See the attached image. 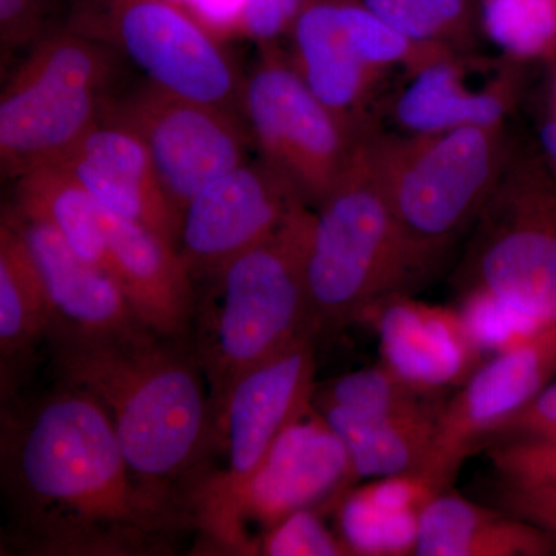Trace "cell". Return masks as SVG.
Here are the masks:
<instances>
[{
  "mask_svg": "<svg viewBox=\"0 0 556 556\" xmlns=\"http://www.w3.org/2000/svg\"><path fill=\"white\" fill-rule=\"evenodd\" d=\"M556 437V380L490 439V445L521 438Z\"/></svg>",
  "mask_w": 556,
  "mask_h": 556,
  "instance_id": "cell-35",
  "label": "cell"
},
{
  "mask_svg": "<svg viewBox=\"0 0 556 556\" xmlns=\"http://www.w3.org/2000/svg\"><path fill=\"white\" fill-rule=\"evenodd\" d=\"M56 163L78 179L102 211L138 223L178 249L179 219L148 150L108 112Z\"/></svg>",
  "mask_w": 556,
  "mask_h": 556,
  "instance_id": "cell-17",
  "label": "cell"
},
{
  "mask_svg": "<svg viewBox=\"0 0 556 556\" xmlns=\"http://www.w3.org/2000/svg\"><path fill=\"white\" fill-rule=\"evenodd\" d=\"M479 22L514 60L556 58V0H481Z\"/></svg>",
  "mask_w": 556,
  "mask_h": 556,
  "instance_id": "cell-28",
  "label": "cell"
},
{
  "mask_svg": "<svg viewBox=\"0 0 556 556\" xmlns=\"http://www.w3.org/2000/svg\"><path fill=\"white\" fill-rule=\"evenodd\" d=\"M457 309L486 357L522 345L552 327L482 289L464 291Z\"/></svg>",
  "mask_w": 556,
  "mask_h": 556,
  "instance_id": "cell-29",
  "label": "cell"
},
{
  "mask_svg": "<svg viewBox=\"0 0 556 556\" xmlns=\"http://www.w3.org/2000/svg\"><path fill=\"white\" fill-rule=\"evenodd\" d=\"M0 489L33 555L149 554L178 515L138 484L101 405L65 383L10 409Z\"/></svg>",
  "mask_w": 556,
  "mask_h": 556,
  "instance_id": "cell-1",
  "label": "cell"
},
{
  "mask_svg": "<svg viewBox=\"0 0 556 556\" xmlns=\"http://www.w3.org/2000/svg\"><path fill=\"white\" fill-rule=\"evenodd\" d=\"M394 30L420 46L453 51L473 38V0H361Z\"/></svg>",
  "mask_w": 556,
  "mask_h": 556,
  "instance_id": "cell-27",
  "label": "cell"
},
{
  "mask_svg": "<svg viewBox=\"0 0 556 556\" xmlns=\"http://www.w3.org/2000/svg\"><path fill=\"white\" fill-rule=\"evenodd\" d=\"M313 405L361 417L412 415L438 407L431 396L408 386L382 364L348 372L324 388L316 386Z\"/></svg>",
  "mask_w": 556,
  "mask_h": 556,
  "instance_id": "cell-26",
  "label": "cell"
},
{
  "mask_svg": "<svg viewBox=\"0 0 556 556\" xmlns=\"http://www.w3.org/2000/svg\"><path fill=\"white\" fill-rule=\"evenodd\" d=\"M463 266L464 291L482 289L556 325V188L497 182Z\"/></svg>",
  "mask_w": 556,
  "mask_h": 556,
  "instance_id": "cell-9",
  "label": "cell"
},
{
  "mask_svg": "<svg viewBox=\"0 0 556 556\" xmlns=\"http://www.w3.org/2000/svg\"><path fill=\"white\" fill-rule=\"evenodd\" d=\"M548 113L556 116V67L548 84Z\"/></svg>",
  "mask_w": 556,
  "mask_h": 556,
  "instance_id": "cell-40",
  "label": "cell"
},
{
  "mask_svg": "<svg viewBox=\"0 0 556 556\" xmlns=\"http://www.w3.org/2000/svg\"><path fill=\"white\" fill-rule=\"evenodd\" d=\"M386 138L367 135L314 212L306 289L316 338L357 324L369 305L427 277L388 200Z\"/></svg>",
  "mask_w": 556,
  "mask_h": 556,
  "instance_id": "cell-3",
  "label": "cell"
},
{
  "mask_svg": "<svg viewBox=\"0 0 556 556\" xmlns=\"http://www.w3.org/2000/svg\"><path fill=\"white\" fill-rule=\"evenodd\" d=\"M241 110L262 160L314 208L372 131L364 121L345 118L325 105L291 58L270 47L243 79Z\"/></svg>",
  "mask_w": 556,
  "mask_h": 556,
  "instance_id": "cell-8",
  "label": "cell"
},
{
  "mask_svg": "<svg viewBox=\"0 0 556 556\" xmlns=\"http://www.w3.org/2000/svg\"><path fill=\"white\" fill-rule=\"evenodd\" d=\"M214 38L225 42L241 35L247 0H170Z\"/></svg>",
  "mask_w": 556,
  "mask_h": 556,
  "instance_id": "cell-36",
  "label": "cell"
},
{
  "mask_svg": "<svg viewBox=\"0 0 556 556\" xmlns=\"http://www.w3.org/2000/svg\"><path fill=\"white\" fill-rule=\"evenodd\" d=\"M313 217L299 204L268 239L208 276L211 291L193 311L192 354L206 379L211 417L240 375L305 336L316 338L306 289Z\"/></svg>",
  "mask_w": 556,
  "mask_h": 556,
  "instance_id": "cell-4",
  "label": "cell"
},
{
  "mask_svg": "<svg viewBox=\"0 0 556 556\" xmlns=\"http://www.w3.org/2000/svg\"><path fill=\"white\" fill-rule=\"evenodd\" d=\"M10 402L11 394L0 388V438H2L3 427H5L7 417H9L11 409Z\"/></svg>",
  "mask_w": 556,
  "mask_h": 556,
  "instance_id": "cell-39",
  "label": "cell"
},
{
  "mask_svg": "<svg viewBox=\"0 0 556 556\" xmlns=\"http://www.w3.org/2000/svg\"><path fill=\"white\" fill-rule=\"evenodd\" d=\"M438 407L412 415L361 417L317 409L345 445L354 479H378L424 470L434 431Z\"/></svg>",
  "mask_w": 556,
  "mask_h": 556,
  "instance_id": "cell-22",
  "label": "cell"
},
{
  "mask_svg": "<svg viewBox=\"0 0 556 556\" xmlns=\"http://www.w3.org/2000/svg\"><path fill=\"white\" fill-rule=\"evenodd\" d=\"M540 141L543 152L546 153L547 164L556 175V116L552 113H547V118L541 126Z\"/></svg>",
  "mask_w": 556,
  "mask_h": 556,
  "instance_id": "cell-37",
  "label": "cell"
},
{
  "mask_svg": "<svg viewBox=\"0 0 556 556\" xmlns=\"http://www.w3.org/2000/svg\"><path fill=\"white\" fill-rule=\"evenodd\" d=\"M415 555L554 556L556 540L501 508L479 506L450 486L420 515Z\"/></svg>",
  "mask_w": 556,
  "mask_h": 556,
  "instance_id": "cell-19",
  "label": "cell"
},
{
  "mask_svg": "<svg viewBox=\"0 0 556 556\" xmlns=\"http://www.w3.org/2000/svg\"><path fill=\"white\" fill-rule=\"evenodd\" d=\"M10 548L7 546L5 538L2 536V533H0V556L2 555H9Z\"/></svg>",
  "mask_w": 556,
  "mask_h": 556,
  "instance_id": "cell-41",
  "label": "cell"
},
{
  "mask_svg": "<svg viewBox=\"0 0 556 556\" xmlns=\"http://www.w3.org/2000/svg\"><path fill=\"white\" fill-rule=\"evenodd\" d=\"M17 375L10 367H7L2 361H0V388L7 393L13 394L14 382H16Z\"/></svg>",
  "mask_w": 556,
  "mask_h": 556,
  "instance_id": "cell-38",
  "label": "cell"
},
{
  "mask_svg": "<svg viewBox=\"0 0 556 556\" xmlns=\"http://www.w3.org/2000/svg\"><path fill=\"white\" fill-rule=\"evenodd\" d=\"M354 484L345 445L311 404L281 431L244 489L239 506L244 555H255L249 527H260L262 535L303 508L331 510Z\"/></svg>",
  "mask_w": 556,
  "mask_h": 556,
  "instance_id": "cell-14",
  "label": "cell"
},
{
  "mask_svg": "<svg viewBox=\"0 0 556 556\" xmlns=\"http://www.w3.org/2000/svg\"><path fill=\"white\" fill-rule=\"evenodd\" d=\"M13 188L11 204L21 214L49 226L79 257L112 274L101 207L61 163L24 175Z\"/></svg>",
  "mask_w": 556,
  "mask_h": 556,
  "instance_id": "cell-23",
  "label": "cell"
},
{
  "mask_svg": "<svg viewBox=\"0 0 556 556\" xmlns=\"http://www.w3.org/2000/svg\"><path fill=\"white\" fill-rule=\"evenodd\" d=\"M102 225L110 273L142 324L161 338L185 334L195 311V295L193 278L177 247L153 230L105 211Z\"/></svg>",
  "mask_w": 556,
  "mask_h": 556,
  "instance_id": "cell-18",
  "label": "cell"
},
{
  "mask_svg": "<svg viewBox=\"0 0 556 556\" xmlns=\"http://www.w3.org/2000/svg\"><path fill=\"white\" fill-rule=\"evenodd\" d=\"M316 340L305 336L249 368L212 412L206 455L199 471L212 460L222 464L193 477L185 504L222 551L244 555L239 530L244 489L281 431L313 404Z\"/></svg>",
  "mask_w": 556,
  "mask_h": 556,
  "instance_id": "cell-6",
  "label": "cell"
},
{
  "mask_svg": "<svg viewBox=\"0 0 556 556\" xmlns=\"http://www.w3.org/2000/svg\"><path fill=\"white\" fill-rule=\"evenodd\" d=\"M306 2L308 0H247L241 35L270 47L274 40L291 31Z\"/></svg>",
  "mask_w": 556,
  "mask_h": 556,
  "instance_id": "cell-33",
  "label": "cell"
},
{
  "mask_svg": "<svg viewBox=\"0 0 556 556\" xmlns=\"http://www.w3.org/2000/svg\"><path fill=\"white\" fill-rule=\"evenodd\" d=\"M340 540L351 556L415 555L420 515L391 510L367 500L357 486L336 501Z\"/></svg>",
  "mask_w": 556,
  "mask_h": 556,
  "instance_id": "cell-25",
  "label": "cell"
},
{
  "mask_svg": "<svg viewBox=\"0 0 556 556\" xmlns=\"http://www.w3.org/2000/svg\"><path fill=\"white\" fill-rule=\"evenodd\" d=\"M38 270L46 299V339L60 343L134 338L150 331L108 270L79 257L49 226L9 203Z\"/></svg>",
  "mask_w": 556,
  "mask_h": 556,
  "instance_id": "cell-15",
  "label": "cell"
},
{
  "mask_svg": "<svg viewBox=\"0 0 556 556\" xmlns=\"http://www.w3.org/2000/svg\"><path fill=\"white\" fill-rule=\"evenodd\" d=\"M289 33L292 64L311 91L339 115L364 121L358 110L379 72L365 64L348 42L338 0H308Z\"/></svg>",
  "mask_w": 556,
  "mask_h": 556,
  "instance_id": "cell-20",
  "label": "cell"
},
{
  "mask_svg": "<svg viewBox=\"0 0 556 556\" xmlns=\"http://www.w3.org/2000/svg\"><path fill=\"white\" fill-rule=\"evenodd\" d=\"M46 0H0V56L24 49L42 35Z\"/></svg>",
  "mask_w": 556,
  "mask_h": 556,
  "instance_id": "cell-34",
  "label": "cell"
},
{
  "mask_svg": "<svg viewBox=\"0 0 556 556\" xmlns=\"http://www.w3.org/2000/svg\"><path fill=\"white\" fill-rule=\"evenodd\" d=\"M497 508L536 526L556 540V485L540 482L508 481L495 486Z\"/></svg>",
  "mask_w": 556,
  "mask_h": 556,
  "instance_id": "cell-32",
  "label": "cell"
},
{
  "mask_svg": "<svg viewBox=\"0 0 556 556\" xmlns=\"http://www.w3.org/2000/svg\"><path fill=\"white\" fill-rule=\"evenodd\" d=\"M255 555L351 556L339 533L329 529L317 508H303L266 529L255 544Z\"/></svg>",
  "mask_w": 556,
  "mask_h": 556,
  "instance_id": "cell-30",
  "label": "cell"
},
{
  "mask_svg": "<svg viewBox=\"0 0 556 556\" xmlns=\"http://www.w3.org/2000/svg\"><path fill=\"white\" fill-rule=\"evenodd\" d=\"M504 169L503 127L386 138L388 200L424 273L477 222Z\"/></svg>",
  "mask_w": 556,
  "mask_h": 556,
  "instance_id": "cell-7",
  "label": "cell"
},
{
  "mask_svg": "<svg viewBox=\"0 0 556 556\" xmlns=\"http://www.w3.org/2000/svg\"><path fill=\"white\" fill-rule=\"evenodd\" d=\"M396 102L399 124L412 135L439 134L459 127H503L510 109L507 87L471 91L453 56L415 70Z\"/></svg>",
  "mask_w": 556,
  "mask_h": 556,
  "instance_id": "cell-21",
  "label": "cell"
},
{
  "mask_svg": "<svg viewBox=\"0 0 556 556\" xmlns=\"http://www.w3.org/2000/svg\"><path fill=\"white\" fill-rule=\"evenodd\" d=\"M134 131L177 217L204 186L248 161L243 116L146 83L105 110Z\"/></svg>",
  "mask_w": 556,
  "mask_h": 556,
  "instance_id": "cell-10",
  "label": "cell"
},
{
  "mask_svg": "<svg viewBox=\"0 0 556 556\" xmlns=\"http://www.w3.org/2000/svg\"><path fill=\"white\" fill-rule=\"evenodd\" d=\"M489 457L503 479L556 485V437L496 442Z\"/></svg>",
  "mask_w": 556,
  "mask_h": 556,
  "instance_id": "cell-31",
  "label": "cell"
},
{
  "mask_svg": "<svg viewBox=\"0 0 556 556\" xmlns=\"http://www.w3.org/2000/svg\"><path fill=\"white\" fill-rule=\"evenodd\" d=\"M556 378V325L486 358L439 409L424 470L453 485L464 460Z\"/></svg>",
  "mask_w": 556,
  "mask_h": 556,
  "instance_id": "cell-12",
  "label": "cell"
},
{
  "mask_svg": "<svg viewBox=\"0 0 556 556\" xmlns=\"http://www.w3.org/2000/svg\"><path fill=\"white\" fill-rule=\"evenodd\" d=\"M357 321L379 340L380 364L427 396L459 388L486 357L457 308L394 292L369 305Z\"/></svg>",
  "mask_w": 556,
  "mask_h": 556,
  "instance_id": "cell-16",
  "label": "cell"
},
{
  "mask_svg": "<svg viewBox=\"0 0 556 556\" xmlns=\"http://www.w3.org/2000/svg\"><path fill=\"white\" fill-rule=\"evenodd\" d=\"M155 332L134 338L51 346L61 383L101 405L138 484L181 511L177 485L188 492L203 464L211 402L203 371ZM186 496V495H185Z\"/></svg>",
  "mask_w": 556,
  "mask_h": 556,
  "instance_id": "cell-2",
  "label": "cell"
},
{
  "mask_svg": "<svg viewBox=\"0 0 556 556\" xmlns=\"http://www.w3.org/2000/svg\"><path fill=\"white\" fill-rule=\"evenodd\" d=\"M113 46L160 89L243 116V76L222 40L170 0H112Z\"/></svg>",
  "mask_w": 556,
  "mask_h": 556,
  "instance_id": "cell-11",
  "label": "cell"
},
{
  "mask_svg": "<svg viewBox=\"0 0 556 556\" xmlns=\"http://www.w3.org/2000/svg\"><path fill=\"white\" fill-rule=\"evenodd\" d=\"M302 203L287 179L263 160L244 161L215 178L179 217L178 252L190 276L217 273L268 239Z\"/></svg>",
  "mask_w": 556,
  "mask_h": 556,
  "instance_id": "cell-13",
  "label": "cell"
},
{
  "mask_svg": "<svg viewBox=\"0 0 556 556\" xmlns=\"http://www.w3.org/2000/svg\"><path fill=\"white\" fill-rule=\"evenodd\" d=\"M109 53L62 31L0 56V186L64 159L104 116Z\"/></svg>",
  "mask_w": 556,
  "mask_h": 556,
  "instance_id": "cell-5",
  "label": "cell"
},
{
  "mask_svg": "<svg viewBox=\"0 0 556 556\" xmlns=\"http://www.w3.org/2000/svg\"><path fill=\"white\" fill-rule=\"evenodd\" d=\"M38 270L9 204H0V361L20 371L46 339Z\"/></svg>",
  "mask_w": 556,
  "mask_h": 556,
  "instance_id": "cell-24",
  "label": "cell"
}]
</instances>
